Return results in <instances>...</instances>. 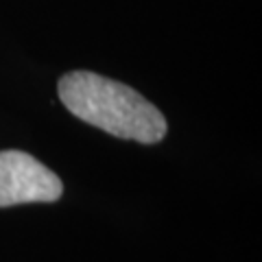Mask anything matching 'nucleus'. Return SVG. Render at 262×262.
<instances>
[{
	"instance_id": "2",
	"label": "nucleus",
	"mask_w": 262,
	"mask_h": 262,
	"mask_svg": "<svg viewBox=\"0 0 262 262\" xmlns=\"http://www.w3.org/2000/svg\"><path fill=\"white\" fill-rule=\"evenodd\" d=\"M61 194V179L39 160L24 151H0V208L53 203Z\"/></svg>"
},
{
	"instance_id": "1",
	"label": "nucleus",
	"mask_w": 262,
	"mask_h": 262,
	"mask_svg": "<svg viewBox=\"0 0 262 262\" xmlns=\"http://www.w3.org/2000/svg\"><path fill=\"white\" fill-rule=\"evenodd\" d=\"M57 92L79 120L122 140L155 144L168 131L164 114L140 92L96 72H68L59 79Z\"/></svg>"
}]
</instances>
